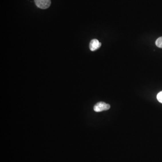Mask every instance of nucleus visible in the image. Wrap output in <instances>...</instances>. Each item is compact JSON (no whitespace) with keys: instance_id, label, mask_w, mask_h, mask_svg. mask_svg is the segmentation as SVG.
Listing matches in <instances>:
<instances>
[{"instance_id":"3","label":"nucleus","mask_w":162,"mask_h":162,"mask_svg":"<svg viewBox=\"0 0 162 162\" xmlns=\"http://www.w3.org/2000/svg\"><path fill=\"white\" fill-rule=\"evenodd\" d=\"M101 43L97 39H93L90 43V49L91 51H95L100 48Z\"/></svg>"},{"instance_id":"5","label":"nucleus","mask_w":162,"mask_h":162,"mask_svg":"<svg viewBox=\"0 0 162 162\" xmlns=\"http://www.w3.org/2000/svg\"><path fill=\"white\" fill-rule=\"evenodd\" d=\"M157 99L159 102L162 104V91L158 93L157 96Z\"/></svg>"},{"instance_id":"1","label":"nucleus","mask_w":162,"mask_h":162,"mask_svg":"<svg viewBox=\"0 0 162 162\" xmlns=\"http://www.w3.org/2000/svg\"><path fill=\"white\" fill-rule=\"evenodd\" d=\"M110 108V105L103 102H99L96 104L94 107V110L96 112H100L107 110Z\"/></svg>"},{"instance_id":"4","label":"nucleus","mask_w":162,"mask_h":162,"mask_svg":"<svg viewBox=\"0 0 162 162\" xmlns=\"http://www.w3.org/2000/svg\"><path fill=\"white\" fill-rule=\"evenodd\" d=\"M155 44L158 48H162V37H159L156 40Z\"/></svg>"},{"instance_id":"2","label":"nucleus","mask_w":162,"mask_h":162,"mask_svg":"<svg viewBox=\"0 0 162 162\" xmlns=\"http://www.w3.org/2000/svg\"><path fill=\"white\" fill-rule=\"evenodd\" d=\"M37 7L42 9L49 7L51 4V0H34Z\"/></svg>"}]
</instances>
